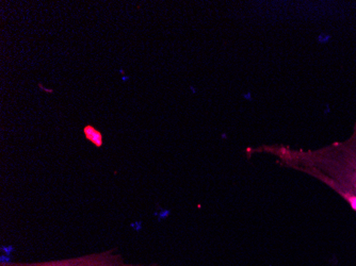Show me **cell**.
<instances>
[{
    "mask_svg": "<svg viewBox=\"0 0 356 266\" xmlns=\"http://www.w3.org/2000/svg\"><path fill=\"white\" fill-rule=\"evenodd\" d=\"M285 165L319 179L339 194L356 212V128L348 141L318 151L270 149Z\"/></svg>",
    "mask_w": 356,
    "mask_h": 266,
    "instance_id": "6da1fadb",
    "label": "cell"
},
{
    "mask_svg": "<svg viewBox=\"0 0 356 266\" xmlns=\"http://www.w3.org/2000/svg\"><path fill=\"white\" fill-rule=\"evenodd\" d=\"M83 135L88 141L91 142L94 146L101 148L104 144L103 133L99 129H96L93 125H87L83 127Z\"/></svg>",
    "mask_w": 356,
    "mask_h": 266,
    "instance_id": "7a4b0ae2",
    "label": "cell"
}]
</instances>
